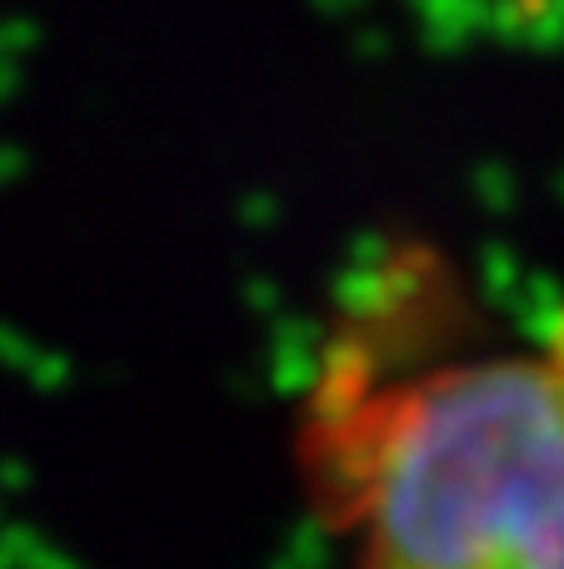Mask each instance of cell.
Listing matches in <instances>:
<instances>
[{"mask_svg":"<svg viewBox=\"0 0 564 569\" xmlns=\"http://www.w3.org/2000/svg\"><path fill=\"white\" fill-rule=\"evenodd\" d=\"M295 465L345 569H564V335L490 340L455 266L395 250L310 355Z\"/></svg>","mask_w":564,"mask_h":569,"instance_id":"6da1fadb","label":"cell"}]
</instances>
